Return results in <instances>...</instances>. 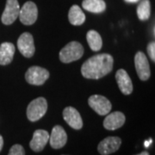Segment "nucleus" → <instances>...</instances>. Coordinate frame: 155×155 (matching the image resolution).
<instances>
[{"label": "nucleus", "instance_id": "nucleus-23", "mask_svg": "<svg viewBox=\"0 0 155 155\" xmlns=\"http://www.w3.org/2000/svg\"><path fill=\"white\" fill-rule=\"evenodd\" d=\"M152 143H153V140H152V139H149L148 140H146V141H145L144 146L146 147H148Z\"/></svg>", "mask_w": 155, "mask_h": 155}, {"label": "nucleus", "instance_id": "nucleus-8", "mask_svg": "<svg viewBox=\"0 0 155 155\" xmlns=\"http://www.w3.org/2000/svg\"><path fill=\"white\" fill-rule=\"evenodd\" d=\"M17 48L24 57L31 58L35 52L33 35L28 32L22 33L17 40Z\"/></svg>", "mask_w": 155, "mask_h": 155}, {"label": "nucleus", "instance_id": "nucleus-21", "mask_svg": "<svg viewBox=\"0 0 155 155\" xmlns=\"http://www.w3.org/2000/svg\"><path fill=\"white\" fill-rule=\"evenodd\" d=\"M8 155H25V150L22 146L16 144L11 147Z\"/></svg>", "mask_w": 155, "mask_h": 155}, {"label": "nucleus", "instance_id": "nucleus-17", "mask_svg": "<svg viewBox=\"0 0 155 155\" xmlns=\"http://www.w3.org/2000/svg\"><path fill=\"white\" fill-rule=\"evenodd\" d=\"M68 20L72 25L79 26L85 21V15L79 6L72 5L68 12Z\"/></svg>", "mask_w": 155, "mask_h": 155}, {"label": "nucleus", "instance_id": "nucleus-24", "mask_svg": "<svg viewBox=\"0 0 155 155\" xmlns=\"http://www.w3.org/2000/svg\"><path fill=\"white\" fill-rule=\"evenodd\" d=\"M3 146H4V139L2 137V135L0 134V152L3 148Z\"/></svg>", "mask_w": 155, "mask_h": 155}, {"label": "nucleus", "instance_id": "nucleus-25", "mask_svg": "<svg viewBox=\"0 0 155 155\" xmlns=\"http://www.w3.org/2000/svg\"><path fill=\"white\" fill-rule=\"evenodd\" d=\"M124 1L129 4H135V3H138L140 0H124Z\"/></svg>", "mask_w": 155, "mask_h": 155}, {"label": "nucleus", "instance_id": "nucleus-15", "mask_svg": "<svg viewBox=\"0 0 155 155\" xmlns=\"http://www.w3.org/2000/svg\"><path fill=\"white\" fill-rule=\"evenodd\" d=\"M116 80L122 94L130 95L132 93L133 91L132 80L124 69H120L116 72Z\"/></svg>", "mask_w": 155, "mask_h": 155}, {"label": "nucleus", "instance_id": "nucleus-1", "mask_svg": "<svg viewBox=\"0 0 155 155\" xmlns=\"http://www.w3.org/2000/svg\"><path fill=\"white\" fill-rule=\"evenodd\" d=\"M114 59L109 54H99L91 57L82 65L81 74L89 79H99L113 69Z\"/></svg>", "mask_w": 155, "mask_h": 155}, {"label": "nucleus", "instance_id": "nucleus-10", "mask_svg": "<svg viewBox=\"0 0 155 155\" xmlns=\"http://www.w3.org/2000/svg\"><path fill=\"white\" fill-rule=\"evenodd\" d=\"M122 144V140L116 136H110L104 139L97 147V151L100 154L110 155L116 153L120 148Z\"/></svg>", "mask_w": 155, "mask_h": 155}, {"label": "nucleus", "instance_id": "nucleus-7", "mask_svg": "<svg viewBox=\"0 0 155 155\" xmlns=\"http://www.w3.org/2000/svg\"><path fill=\"white\" fill-rule=\"evenodd\" d=\"M134 65L140 79L142 81H147L150 78L151 71H150L149 62L143 52L139 51L136 53L134 56Z\"/></svg>", "mask_w": 155, "mask_h": 155}, {"label": "nucleus", "instance_id": "nucleus-13", "mask_svg": "<svg viewBox=\"0 0 155 155\" xmlns=\"http://www.w3.org/2000/svg\"><path fill=\"white\" fill-rule=\"evenodd\" d=\"M49 140V134L48 131L43 129H37L34 132L33 138L29 142V147L34 152H41Z\"/></svg>", "mask_w": 155, "mask_h": 155}, {"label": "nucleus", "instance_id": "nucleus-18", "mask_svg": "<svg viewBox=\"0 0 155 155\" xmlns=\"http://www.w3.org/2000/svg\"><path fill=\"white\" fill-rule=\"evenodd\" d=\"M83 9L92 13H102L105 11L106 4L104 0H84Z\"/></svg>", "mask_w": 155, "mask_h": 155}, {"label": "nucleus", "instance_id": "nucleus-19", "mask_svg": "<svg viewBox=\"0 0 155 155\" xmlns=\"http://www.w3.org/2000/svg\"><path fill=\"white\" fill-rule=\"evenodd\" d=\"M86 39L91 49L94 52L99 51L103 47V41L99 33L96 30H89L86 35Z\"/></svg>", "mask_w": 155, "mask_h": 155}, {"label": "nucleus", "instance_id": "nucleus-11", "mask_svg": "<svg viewBox=\"0 0 155 155\" xmlns=\"http://www.w3.org/2000/svg\"><path fill=\"white\" fill-rule=\"evenodd\" d=\"M63 117L67 124L73 129L79 130L83 127V120L79 112L73 107H67L63 110Z\"/></svg>", "mask_w": 155, "mask_h": 155}, {"label": "nucleus", "instance_id": "nucleus-16", "mask_svg": "<svg viewBox=\"0 0 155 155\" xmlns=\"http://www.w3.org/2000/svg\"><path fill=\"white\" fill-rule=\"evenodd\" d=\"M15 46L11 42H4L0 45V65L10 64L15 54Z\"/></svg>", "mask_w": 155, "mask_h": 155}, {"label": "nucleus", "instance_id": "nucleus-20", "mask_svg": "<svg viewBox=\"0 0 155 155\" xmlns=\"http://www.w3.org/2000/svg\"><path fill=\"white\" fill-rule=\"evenodd\" d=\"M137 16L140 21L148 20L151 15V3L150 0H141L137 7Z\"/></svg>", "mask_w": 155, "mask_h": 155}, {"label": "nucleus", "instance_id": "nucleus-4", "mask_svg": "<svg viewBox=\"0 0 155 155\" xmlns=\"http://www.w3.org/2000/svg\"><path fill=\"white\" fill-rule=\"evenodd\" d=\"M49 72L43 67L34 66L29 67L25 73V79L29 84L42 85L48 79Z\"/></svg>", "mask_w": 155, "mask_h": 155}, {"label": "nucleus", "instance_id": "nucleus-5", "mask_svg": "<svg viewBox=\"0 0 155 155\" xmlns=\"http://www.w3.org/2000/svg\"><path fill=\"white\" fill-rule=\"evenodd\" d=\"M38 17V9L36 5L28 1L26 2L19 11V19L20 22L24 25H32L37 20Z\"/></svg>", "mask_w": 155, "mask_h": 155}, {"label": "nucleus", "instance_id": "nucleus-3", "mask_svg": "<svg viewBox=\"0 0 155 155\" xmlns=\"http://www.w3.org/2000/svg\"><path fill=\"white\" fill-rule=\"evenodd\" d=\"M48 110V102L44 97H38L29 103L27 108V117L30 122H36L43 117Z\"/></svg>", "mask_w": 155, "mask_h": 155}, {"label": "nucleus", "instance_id": "nucleus-26", "mask_svg": "<svg viewBox=\"0 0 155 155\" xmlns=\"http://www.w3.org/2000/svg\"><path fill=\"white\" fill-rule=\"evenodd\" d=\"M136 155H149V153L147 152V151H144V152H142V153H139V154Z\"/></svg>", "mask_w": 155, "mask_h": 155}, {"label": "nucleus", "instance_id": "nucleus-6", "mask_svg": "<svg viewBox=\"0 0 155 155\" xmlns=\"http://www.w3.org/2000/svg\"><path fill=\"white\" fill-rule=\"evenodd\" d=\"M90 107L100 116H106L111 110V103L108 98L101 95H92L88 99Z\"/></svg>", "mask_w": 155, "mask_h": 155}, {"label": "nucleus", "instance_id": "nucleus-14", "mask_svg": "<svg viewBox=\"0 0 155 155\" xmlns=\"http://www.w3.org/2000/svg\"><path fill=\"white\" fill-rule=\"evenodd\" d=\"M126 121L124 114L120 111H115L109 113L104 121V127L108 130H116L122 127Z\"/></svg>", "mask_w": 155, "mask_h": 155}, {"label": "nucleus", "instance_id": "nucleus-12", "mask_svg": "<svg viewBox=\"0 0 155 155\" xmlns=\"http://www.w3.org/2000/svg\"><path fill=\"white\" fill-rule=\"evenodd\" d=\"M67 141V134L63 127L57 125L52 129L51 134L49 135L50 146L54 149L62 148Z\"/></svg>", "mask_w": 155, "mask_h": 155}, {"label": "nucleus", "instance_id": "nucleus-2", "mask_svg": "<svg viewBox=\"0 0 155 155\" xmlns=\"http://www.w3.org/2000/svg\"><path fill=\"white\" fill-rule=\"evenodd\" d=\"M84 54V48L78 41H71L60 52V60L63 63H71L79 60Z\"/></svg>", "mask_w": 155, "mask_h": 155}, {"label": "nucleus", "instance_id": "nucleus-9", "mask_svg": "<svg viewBox=\"0 0 155 155\" xmlns=\"http://www.w3.org/2000/svg\"><path fill=\"white\" fill-rule=\"evenodd\" d=\"M20 5L17 0H7L1 20L5 25H11L19 16Z\"/></svg>", "mask_w": 155, "mask_h": 155}, {"label": "nucleus", "instance_id": "nucleus-22", "mask_svg": "<svg viewBox=\"0 0 155 155\" xmlns=\"http://www.w3.org/2000/svg\"><path fill=\"white\" fill-rule=\"evenodd\" d=\"M147 54L153 62L155 61V42L152 41L147 45Z\"/></svg>", "mask_w": 155, "mask_h": 155}]
</instances>
